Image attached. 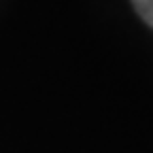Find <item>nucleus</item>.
I'll list each match as a JSON object with an SVG mask.
<instances>
[{
	"mask_svg": "<svg viewBox=\"0 0 153 153\" xmlns=\"http://www.w3.org/2000/svg\"><path fill=\"white\" fill-rule=\"evenodd\" d=\"M136 13L145 19V24H149L153 28V0H132Z\"/></svg>",
	"mask_w": 153,
	"mask_h": 153,
	"instance_id": "nucleus-1",
	"label": "nucleus"
}]
</instances>
